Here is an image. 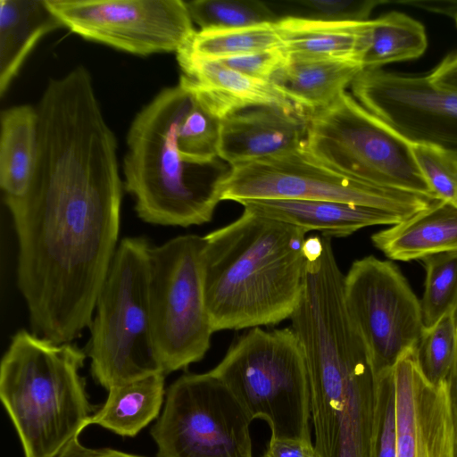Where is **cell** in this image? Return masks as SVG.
<instances>
[{"mask_svg": "<svg viewBox=\"0 0 457 457\" xmlns=\"http://www.w3.org/2000/svg\"><path fill=\"white\" fill-rule=\"evenodd\" d=\"M36 108L38 146L29 186L4 201L17 237V286L31 332L71 343L91 325L117 249L124 185L116 137L85 66L51 78Z\"/></svg>", "mask_w": 457, "mask_h": 457, "instance_id": "1", "label": "cell"}, {"mask_svg": "<svg viewBox=\"0 0 457 457\" xmlns=\"http://www.w3.org/2000/svg\"><path fill=\"white\" fill-rule=\"evenodd\" d=\"M302 228L243 212L205 235L203 280L214 332L290 319L305 283Z\"/></svg>", "mask_w": 457, "mask_h": 457, "instance_id": "2", "label": "cell"}, {"mask_svg": "<svg viewBox=\"0 0 457 457\" xmlns=\"http://www.w3.org/2000/svg\"><path fill=\"white\" fill-rule=\"evenodd\" d=\"M291 327L306 359L318 457H370L376 376L345 305L312 304Z\"/></svg>", "mask_w": 457, "mask_h": 457, "instance_id": "3", "label": "cell"}, {"mask_svg": "<svg viewBox=\"0 0 457 457\" xmlns=\"http://www.w3.org/2000/svg\"><path fill=\"white\" fill-rule=\"evenodd\" d=\"M194 100L179 83L165 87L137 113L129 129L123 185L135 200L137 215L146 223L202 225L212 220L221 201V183L229 170L217 162H187L177 146L179 125Z\"/></svg>", "mask_w": 457, "mask_h": 457, "instance_id": "4", "label": "cell"}, {"mask_svg": "<svg viewBox=\"0 0 457 457\" xmlns=\"http://www.w3.org/2000/svg\"><path fill=\"white\" fill-rule=\"evenodd\" d=\"M86 353L26 329L0 365V397L25 457H57L88 426L92 406L79 370Z\"/></svg>", "mask_w": 457, "mask_h": 457, "instance_id": "5", "label": "cell"}, {"mask_svg": "<svg viewBox=\"0 0 457 457\" xmlns=\"http://www.w3.org/2000/svg\"><path fill=\"white\" fill-rule=\"evenodd\" d=\"M149 248L143 237L122 238L97 295L87 354L92 376L108 390L163 373L150 320Z\"/></svg>", "mask_w": 457, "mask_h": 457, "instance_id": "6", "label": "cell"}, {"mask_svg": "<svg viewBox=\"0 0 457 457\" xmlns=\"http://www.w3.org/2000/svg\"><path fill=\"white\" fill-rule=\"evenodd\" d=\"M270 439L312 443L311 387L305 355L291 327L251 328L212 370Z\"/></svg>", "mask_w": 457, "mask_h": 457, "instance_id": "7", "label": "cell"}, {"mask_svg": "<svg viewBox=\"0 0 457 457\" xmlns=\"http://www.w3.org/2000/svg\"><path fill=\"white\" fill-rule=\"evenodd\" d=\"M303 149L346 176L437 200L417 165L411 144L346 92L307 118Z\"/></svg>", "mask_w": 457, "mask_h": 457, "instance_id": "8", "label": "cell"}, {"mask_svg": "<svg viewBox=\"0 0 457 457\" xmlns=\"http://www.w3.org/2000/svg\"><path fill=\"white\" fill-rule=\"evenodd\" d=\"M204 237L182 235L150 245L148 298L153 338L163 373L201 361L214 333L204 280Z\"/></svg>", "mask_w": 457, "mask_h": 457, "instance_id": "9", "label": "cell"}, {"mask_svg": "<svg viewBox=\"0 0 457 457\" xmlns=\"http://www.w3.org/2000/svg\"><path fill=\"white\" fill-rule=\"evenodd\" d=\"M220 199L239 204L262 199L340 202L387 211L404 219L439 201L346 176L316 162L303 147L232 166L221 183Z\"/></svg>", "mask_w": 457, "mask_h": 457, "instance_id": "10", "label": "cell"}, {"mask_svg": "<svg viewBox=\"0 0 457 457\" xmlns=\"http://www.w3.org/2000/svg\"><path fill=\"white\" fill-rule=\"evenodd\" d=\"M252 419L210 371L185 374L168 388L151 429L157 457H253Z\"/></svg>", "mask_w": 457, "mask_h": 457, "instance_id": "11", "label": "cell"}, {"mask_svg": "<svg viewBox=\"0 0 457 457\" xmlns=\"http://www.w3.org/2000/svg\"><path fill=\"white\" fill-rule=\"evenodd\" d=\"M343 295L375 376L392 370L425 328L420 300L406 278L394 262L366 256L353 262L344 276Z\"/></svg>", "mask_w": 457, "mask_h": 457, "instance_id": "12", "label": "cell"}, {"mask_svg": "<svg viewBox=\"0 0 457 457\" xmlns=\"http://www.w3.org/2000/svg\"><path fill=\"white\" fill-rule=\"evenodd\" d=\"M63 27L136 55L177 53L195 30L182 0H46Z\"/></svg>", "mask_w": 457, "mask_h": 457, "instance_id": "13", "label": "cell"}, {"mask_svg": "<svg viewBox=\"0 0 457 457\" xmlns=\"http://www.w3.org/2000/svg\"><path fill=\"white\" fill-rule=\"evenodd\" d=\"M356 100L411 144L457 150V93L428 76L363 69L351 84Z\"/></svg>", "mask_w": 457, "mask_h": 457, "instance_id": "14", "label": "cell"}, {"mask_svg": "<svg viewBox=\"0 0 457 457\" xmlns=\"http://www.w3.org/2000/svg\"><path fill=\"white\" fill-rule=\"evenodd\" d=\"M396 457H455L446 384L433 386L421 374L414 348L395 363Z\"/></svg>", "mask_w": 457, "mask_h": 457, "instance_id": "15", "label": "cell"}, {"mask_svg": "<svg viewBox=\"0 0 457 457\" xmlns=\"http://www.w3.org/2000/svg\"><path fill=\"white\" fill-rule=\"evenodd\" d=\"M306 120L278 106L240 110L220 120L218 156L232 167L296 151L303 145Z\"/></svg>", "mask_w": 457, "mask_h": 457, "instance_id": "16", "label": "cell"}, {"mask_svg": "<svg viewBox=\"0 0 457 457\" xmlns=\"http://www.w3.org/2000/svg\"><path fill=\"white\" fill-rule=\"evenodd\" d=\"M176 56L181 71L179 83L220 120L259 105L278 106L304 117L272 82L246 76L216 60L195 58L181 52Z\"/></svg>", "mask_w": 457, "mask_h": 457, "instance_id": "17", "label": "cell"}, {"mask_svg": "<svg viewBox=\"0 0 457 457\" xmlns=\"http://www.w3.org/2000/svg\"><path fill=\"white\" fill-rule=\"evenodd\" d=\"M244 212L318 230L322 237H344L375 225H395L405 219L372 207L329 201L262 199L240 203Z\"/></svg>", "mask_w": 457, "mask_h": 457, "instance_id": "18", "label": "cell"}, {"mask_svg": "<svg viewBox=\"0 0 457 457\" xmlns=\"http://www.w3.org/2000/svg\"><path fill=\"white\" fill-rule=\"evenodd\" d=\"M275 24L290 59L345 61L361 65L372 29V20L329 21L292 15L281 17Z\"/></svg>", "mask_w": 457, "mask_h": 457, "instance_id": "19", "label": "cell"}, {"mask_svg": "<svg viewBox=\"0 0 457 457\" xmlns=\"http://www.w3.org/2000/svg\"><path fill=\"white\" fill-rule=\"evenodd\" d=\"M373 245L395 261L457 251V206L436 201L430 207L371 236Z\"/></svg>", "mask_w": 457, "mask_h": 457, "instance_id": "20", "label": "cell"}, {"mask_svg": "<svg viewBox=\"0 0 457 457\" xmlns=\"http://www.w3.org/2000/svg\"><path fill=\"white\" fill-rule=\"evenodd\" d=\"M362 70L352 62L288 58L271 82L308 118L333 104Z\"/></svg>", "mask_w": 457, "mask_h": 457, "instance_id": "21", "label": "cell"}, {"mask_svg": "<svg viewBox=\"0 0 457 457\" xmlns=\"http://www.w3.org/2000/svg\"><path fill=\"white\" fill-rule=\"evenodd\" d=\"M63 25L46 0H0V96L38 41Z\"/></svg>", "mask_w": 457, "mask_h": 457, "instance_id": "22", "label": "cell"}, {"mask_svg": "<svg viewBox=\"0 0 457 457\" xmlns=\"http://www.w3.org/2000/svg\"><path fill=\"white\" fill-rule=\"evenodd\" d=\"M0 187L4 196L19 197L27 191L38 146L37 108L21 104L0 116Z\"/></svg>", "mask_w": 457, "mask_h": 457, "instance_id": "23", "label": "cell"}, {"mask_svg": "<svg viewBox=\"0 0 457 457\" xmlns=\"http://www.w3.org/2000/svg\"><path fill=\"white\" fill-rule=\"evenodd\" d=\"M164 378V373L158 372L111 387L104 404L89 417L88 425L135 436L158 417L165 393Z\"/></svg>", "mask_w": 457, "mask_h": 457, "instance_id": "24", "label": "cell"}, {"mask_svg": "<svg viewBox=\"0 0 457 457\" xmlns=\"http://www.w3.org/2000/svg\"><path fill=\"white\" fill-rule=\"evenodd\" d=\"M428 46L424 26L396 11L372 20L369 47L362 58L363 69H380L399 61L416 59Z\"/></svg>", "mask_w": 457, "mask_h": 457, "instance_id": "25", "label": "cell"}, {"mask_svg": "<svg viewBox=\"0 0 457 457\" xmlns=\"http://www.w3.org/2000/svg\"><path fill=\"white\" fill-rule=\"evenodd\" d=\"M275 48H283V43L274 22L241 29L195 31L179 52L195 58L219 60Z\"/></svg>", "mask_w": 457, "mask_h": 457, "instance_id": "26", "label": "cell"}, {"mask_svg": "<svg viewBox=\"0 0 457 457\" xmlns=\"http://www.w3.org/2000/svg\"><path fill=\"white\" fill-rule=\"evenodd\" d=\"M414 352L417 365L428 382L433 386L447 383L457 359L455 310L424 328Z\"/></svg>", "mask_w": 457, "mask_h": 457, "instance_id": "27", "label": "cell"}, {"mask_svg": "<svg viewBox=\"0 0 457 457\" xmlns=\"http://www.w3.org/2000/svg\"><path fill=\"white\" fill-rule=\"evenodd\" d=\"M193 22L200 30L233 29L274 23L281 17L256 0H193L186 2Z\"/></svg>", "mask_w": 457, "mask_h": 457, "instance_id": "28", "label": "cell"}, {"mask_svg": "<svg viewBox=\"0 0 457 457\" xmlns=\"http://www.w3.org/2000/svg\"><path fill=\"white\" fill-rule=\"evenodd\" d=\"M421 261L426 279L420 303L424 328H429L457 307V251L434 253Z\"/></svg>", "mask_w": 457, "mask_h": 457, "instance_id": "29", "label": "cell"}, {"mask_svg": "<svg viewBox=\"0 0 457 457\" xmlns=\"http://www.w3.org/2000/svg\"><path fill=\"white\" fill-rule=\"evenodd\" d=\"M220 123L195 98L177 130V146L182 159L199 165L215 163L219 157Z\"/></svg>", "mask_w": 457, "mask_h": 457, "instance_id": "30", "label": "cell"}, {"mask_svg": "<svg viewBox=\"0 0 457 457\" xmlns=\"http://www.w3.org/2000/svg\"><path fill=\"white\" fill-rule=\"evenodd\" d=\"M397 414L394 369L376 377L370 457H396Z\"/></svg>", "mask_w": 457, "mask_h": 457, "instance_id": "31", "label": "cell"}, {"mask_svg": "<svg viewBox=\"0 0 457 457\" xmlns=\"http://www.w3.org/2000/svg\"><path fill=\"white\" fill-rule=\"evenodd\" d=\"M411 150L436 199L457 206V150L430 144H411Z\"/></svg>", "mask_w": 457, "mask_h": 457, "instance_id": "32", "label": "cell"}, {"mask_svg": "<svg viewBox=\"0 0 457 457\" xmlns=\"http://www.w3.org/2000/svg\"><path fill=\"white\" fill-rule=\"evenodd\" d=\"M307 18L329 21H368L374 8L383 0H299L294 2Z\"/></svg>", "mask_w": 457, "mask_h": 457, "instance_id": "33", "label": "cell"}, {"mask_svg": "<svg viewBox=\"0 0 457 457\" xmlns=\"http://www.w3.org/2000/svg\"><path fill=\"white\" fill-rule=\"evenodd\" d=\"M224 66L253 79L271 82L288 61L284 48H275L216 60Z\"/></svg>", "mask_w": 457, "mask_h": 457, "instance_id": "34", "label": "cell"}, {"mask_svg": "<svg viewBox=\"0 0 457 457\" xmlns=\"http://www.w3.org/2000/svg\"><path fill=\"white\" fill-rule=\"evenodd\" d=\"M262 457H318L312 443L270 439Z\"/></svg>", "mask_w": 457, "mask_h": 457, "instance_id": "35", "label": "cell"}, {"mask_svg": "<svg viewBox=\"0 0 457 457\" xmlns=\"http://www.w3.org/2000/svg\"><path fill=\"white\" fill-rule=\"evenodd\" d=\"M428 78L436 86L457 93V52L448 54Z\"/></svg>", "mask_w": 457, "mask_h": 457, "instance_id": "36", "label": "cell"}, {"mask_svg": "<svg viewBox=\"0 0 457 457\" xmlns=\"http://www.w3.org/2000/svg\"><path fill=\"white\" fill-rule=\"evenodd\" d=\"M57 457H145L111 448H88L81 445L79 436L74 437Z\"/></svg>", "mask_w": 457, "mask_h": 457, "instance_id": "37", "label": "cell"}, {"mask_svg": "<svg viewBox=\"0 0 457 457\" xmlns=\"http://www.w3.org/2000/svg\"><path fill=\"white\" fill-rule=\"evenodd\" d=\"M397 4L457 18V0H401Z\"/></svg>", "mask_w": 457, "mask_h": 457, "instance_id": "38", "label": "cell"}, {"mask_svg": "<svg viewBox=\"0 0 457 457\" xmlns=\"http://www.w3.org/2000/svg\"><path fill=\"white\" fill-rule=\"evenodd\" d=\"M457 318V307L455 309ZM450 414L453 428L455 457H457V359L451 376L446 383Z\"/></svg>", "mask_w": 457, "mask_h": 457, "instance_id": "39", "label": "cell"}, {"mask_svg": "<svg viewBox=\"0 0 457 457\" xmlns=\"http://www.w3.org/2000/svg\"><path fill=\"white\" fill-rule=\"evenodd\" d=\"M455 21H456V25H457V18L455 19Z\"/></svg>", "mask_w": 457, "mask_h": 457, "instance_id": "40", "label": "cell"}]
</instances>
